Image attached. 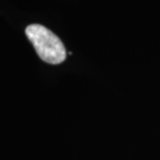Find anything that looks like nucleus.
Returning a JSON list of instances; mask_svg holds the SVG:
<instances>
[{
	"label": "nucleus",
	"mask_w": 160,
	"mask_h": 160,
	"mask_svg": "<svg viewBox=\"0 0 160 160\" xmlns=\"http://www.w3.org/2000/svg\"><path fill=\"white\" fill-rule=\"evenodd\" d=\"M25 32L42 61L50 64H60L65 60L66 50L63 42L47 27L31 24L26 27Z\"/></svg>",
	"instance_id": "nucleus-1"
}]
</instances>
